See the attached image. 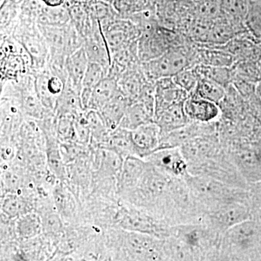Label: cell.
Here are the masks:
<instances>
[{"instance_id": "6da1fadb", "label": "cell", "mask_w": 261, "mask_h": 261, "mask_svg": "<svg viewBox=\"0 0 261 261\" xmlns=\"http://www.w3.org/2000/svg\"><path fill=\"white\" fill-rule=\"evenodd\" d=\"M185 179L204 215L230 202H247L248 195L245 189L230 186L214 178L190 173H187Z\"/></svg>"}, {"instance_id": "7a4b0ae2", "label": "cell", "mask_w": 261, "mask_h": 261, "mask_svg": "<svg viewBox=\"0 0 261 261\" xmlns=\"http://www.w3.org/2000/svg\"><path fill=\"white\" fill-rule=\"evenodd\" d=\"M171 235L179 239L195 260H219L222 233L205 221L173 226Z\"/></svg>"}, {"instance_id": "3957f363", "label": "cell", "mask_w": 261, "mask_h": 261, "mask_svg": "<svg viewBox=\"0 0 261 261\" xmlns=\"http://www.w3.org/2000/svg\"><path fill=\"white\" fill-rule=\"evenodd\" d=\"M196 65V49L181 44L171 48L155 59L141 63V68L147 80L154 83L160 79L173 77L182 70Z\"/></svg>"}, {"instance_id": "277c9868", "label": "cell", "mask_w": 261, "mask_h": 261, "mask_svg": "<svg viewBox=\"0 0 261 261\" xmlns=\"http://www.w3.org/2000/svg\"><path fill=\"white\" fill-rule=\"evenodd\" d=\"M12 37L27 51L32 63V73L47 66L49 47L37 22L20 18Z\"/></svg>"}, {"instance_id": "5b68a950", "label": "cell", "mask_w": 261, "mask_h": 261, "mask_svg": "<svg viewBox=\"0 0 261 261\" xmlns=\"http://www.w3.org/2000/svg\"><path fill=\"white\" fill-rule=\"evenodd\" d=\"M122 230L118 238L121 244L122 260H166L165 240L145 233Z\"/></svg>"}, {"instance_id": "8992f818", "label": "cell", "mask_w": 261, "mask_h": 261, "mask_svg": "<svg viewBox=\"0 0 261 261\" xmlns=\"http://www.w3.org/2000/svg\"><path fill=\"white\" fill-rule=\"evenodd\" d=\"M115 220L121 229L145 233L162 240L169 238L173 233V226L126 203L118 211Z\"/></svg>"}, {"instance_id": "52a82bcc", "label": "cell", "mask_w": 261, "mask_h": 261, "mask_svg": "<svg viewBox=\"0 0 261 261\" xmlns=\"http://www.w3.org/2000/svg\"><path fill=\"white\" fill-rule=\"evenodd\" d=\"M173 30L157 23L145 29L137 40V51L141 63L152 61L176 46L181 45Z\"/></svg>"}, {"instance_id": "ba28073f", "label": "cell", "mask_w": 261, "mask_h": 261, "mask_svg": "<svg viewBox=\"0 0 261 261\" xmlns=\"http://www.w3.org/2000/svg\"><path fill=\"white\" fill-rule=\"evenodd\" d=\"M1 82L18 80L32 73V63L27 51L13 37L1 38Z\"/></svg>"}, {"instance_id": "9c48e42d", "label": "cell", "mask_w": 261, "mask_h": 261, "mask_svg": "<svg viewBox=\"0 0 261 261\" xmlns=\"http://www.w3.org/2000/svg\"><path fill=\"white\" fill-rule=\"evenodd\" d=\"M250 209L247 202H230L204 215L202 221L224 234L229 228L250 219Z\"/></svg>"}, {"instance_id": "30bf717a", "label": "cell", "mask_w": 261, "mask_h": 261, "mask_svg": "<svg viewBox=\"0 0 261 261\" xmlns=\"http://www.w3.org/2000/svg\"><path fill=\"white\" fill-rule=\"evenodd\" d=\"M102 29L111 57L137 42L142 33L132 20L121 17Z\"/></svg>"}, {"instance_id": "8fae6325", "label": "cell", "mask_w": 261, "mask_h": 261, "mask_svg": "<svg viewBox=\"0 0 261 261\" xmlns=\"http://www.w3.org/2000/svg\"><path fill=\"white\" fill-rule=\"evenodd\" d=\"M214 123H200L192 121L187 126L182 127L166 135L161 136V141L157 150L162 149L181 147L197 137L216 134V126ZM156 150V151H157Z\"/></svg>"}, {"instance_id": "7c38bea8", "label": "cell", "mask_w": 261, "mask_h": 261, "mask_svg": "<svg viewBox=\"0 0 261 261\" xmlns=\"http://www.w3.org/2000/svg\"><path fill=\"white\" fill-rule=\"evenodd\" d=\"M144 159L171 176L185 178L189 173L188 164L180 147L159 149Z\"/></svg>"}, {"instance_id": "4fadbf2b", "label": "cell", "mask_w": 261, "mask_h": 261, "mask_svg": "<svg viewBox=\"0 0 261 261\" xmlns=\"http://www.w3.org/2000/svg\"><path fill=\"white\" fill-rule=\"evenodd\" d=\"M154 97L155 116L171 106L185 102L189 94L175 83L172 77H167L154 82Z\"/></svg>"}, {"instance_id": "5bb4252c", "label": "cell", "mask_w": 261, "mask_h": 261, "mask_svg": "<svg viewBox=\"0 0 261 261\" xmlns=\"http://www.w3.org/2000/svg\"><path fill=\"white\" fill-rule=\"evenodd\" d=\"M84 50L90 63H97L108 70L111 63V53L98 20L91 32L84 37Z\"/></svg>"}, {"instance_id": "9a60e30c", "label": "cell", "mask_w": 261, "mask_h": 261, "mask_svg": "<svg viewBox=\"0 0 261 261\" xmlns=\"http://www.w3.org/2000/svg\"><path fill=\"white\" fill-rule=\"evenodd\" d=\"M184 108L192 121L214 123L219 121L221 116L219 105L194 95H189L184 103Z\"/></svg>"}, {"instance_id": "2e32d148", "label": "cell", "mask_w": 261, "mask_h": 261, "mask_svg": "<svg viewBox=\"0 0 261 261\" xmlns=\"http://www.w3.org/2000/svg\"><path fill=\"white\" fill-rule=\"evenodd\" d=\"M132 137L137 156L144 159L159 148L161 130L155 122H151L132 130Z\"/></svg>"}, {"instance_id": "e0dca14e", "label": "cell", "mask_w": 261, "mask_h": 261, "mask_svg": "<svg viewBox=\"0 0 261 261\" xmlns=\"http://www.w3.org/2000/svg\"><path fill=\"white\" fill-rule=\"evenodd\" d=\"M184 103L171 106L154 116V121L159 126L161 136L181 128L191 123V120L185 113Z\"/></svg>"}, {"instance_id": "ac0fdd59", "label": "cell", "mask_w": 261, "mask_h": 261, "mask_svg": "<svg viewBox=\"0 0 261 261\" xmlns=\"http://www.w3.org/2000/svg\"><path fill=\"white\" fill-rule=\"evenodd\" d=\"M130 104L129 100L119 89L118 93L99 111L110 132L119 127Z\"/></svg>"}, {"instance_id": "d6986e66", "label": "cell", "mask_w": 261, "mask_h": 261, "mask_svg": "<svg viewBox=\"0 0 261 261\" xmlns=\"http://www.w3.org/2000/svg\"><path fill=\"white\" fill-rule=\"evenodd\" d=\"M99 145L102 148L116 151L124 159L130 155L137 156L132 140V130L122 127H118L116 129L109 132L106 138Z\"/></svg>"}, {"instance_id": "ffe728a7", "label": "cell", "mask_w": 261, "mask_h": 261, "mask_svg": "<svg viewBox=\"0 0 261 261\" xmlns=\"http://www.w3.org/2000/svg\"><path fill=\"white\" fill-rule=\"evenodd\" d=\"M85 111L82 105L81 94L67 81L64 90L57 101L55 115L56 116H80Z\"/></svg>"}, {"instance_id": "44dd1931", "label": "cell", "mask_w": 261, "mask_h": 261, "mask_svg": "<svg viewBox=\"0 0 261 261\" xmlns=\"http://www.w3.org/2000/svg\"><path fill=\"white\" fill-rule=\"evenodd\" d=\"M89 61L84 48H80L73 54L68 56L67 67H68V82L73 86L75 90L81 94L82 83Z\"/></svg>"}, {"instance_id": "7402d4cb", "label": "cell", "mask_w": 261, "mask_h": 261, "mask_svg": "<svg viewBox=\"0 0 261 261\" xmlns=\"http://www.w3.org/2000/svg\"><path fill=\"white\" fill-rule=\"evenodd\" d=\"M108 72V70L102 65L89 62L81 92V99L85 111L88 110L89 101L94 89L103 79L107 76Z\"/></svg>"}, {"instance_id": "603a6c76", "label": "cell", "mask_w": 261, "mask_h": 261, "mask_svg": "<svg viewBox=\"0 0 261 261\" xmlns=\"http://www.w3.org/2000/svg\"><path fill=\"white\" fill-rule=\"evenodd\" d=\"M119 91L118 81L111 77L103 79L94 89L89 101L88 110L100 111Z\"/></svg>"}, {"instance_id": "cb8c5ba5", "label": "cell", "mask_w": 261, "mask_h": 261, "mask_svg": "<svg viewBox=\"0 0 261 261\" xmlns=\"http://www.w3.org/2000/svg\"><path fill=\"white\" fill-rule=\"evenodd\" d=\"M197 65L212 66L231 67L234 63L232 55L222 48H197Z\"/></svg>"}, {"instance_id": "d4e9b609", "label": "cell", "mask_w": 261, "mask_h": 261, "mask_svg": "<svg viewBox=\"0 0 261 261\" xmlns=\"http://www.w3.org/2000/svg\"><path fill=\"white\" fill-rule=\"evenodd\" d=\"M20 4L16 0H5L1 5V38L13 35L20 20Z\"/></svg>"}, {"instance_id": "484cf974", "label": "cell", "mask_w": 261, "mask_h": 261, "mask_svg": "<svg viewBox=\"0 0 261 261\" xmlns=\"http://www.w3.org/2000/svg\"><path fill=\"white\" fill-rule=\"evenodd\" d=\"M70 21L69 10L66 4L55 8L43 5L37 20L39 25L49 27H63Z\"/></svg>"}, {"instance_id": "4316f807", "label": "cell", "mask_w": 261, "mask_h": 261, "mask_svg": "<svg viewBox=\"0 0 261 261\" xmlns=\"http://www.w3.org/2000/svg\"><path fill=\"white\" fill-rule=\"evenodd\" d=\"M53 198L57 211L62 219H72V216H74L76 206L69 189H67L62 184L56 185L53 190Z\"/></svg>"}, {"instance_id": "83f0119b", "label": "cell", "mask_w": 261, "mask_h": 261, "mask_svg": "<svg viewBox=\"0 0 261 261\" xmlns=\"http://www.w3.org/2000/svg\"><path fill=\"white\" fill-rule=\"evenodd\" d=\"M15 228V232L20 239L29 240L34 238L42 233V219L37 214L27 213L19 217Z\"/></svg>"}, {"instance_id": "f1b7e54d", "label": "cell", "mask_w": 261, "mask_h": 261, "mask_svg": "<svg viewBox=\"0 0 261 261\" xmlns=\"http://www.w3.org/2000/svg\"><path fill=\"white\" fill-rule=\"evenodd\" d=\"M224 86L209 80V79L200 77L195 92L190 95L203 98L220 105L226 97V89Z\"/></svg>"}, {"instance_id": "f546056e", "label": "cell", "mask_w": 261, "mask_h": 261, "mask_svg": "<svg viewBox=\"0 0 261 261\" xmlns=\"http://www.w3.org/2000/svg\"><path fill=\"white\" fill-rule=\"evenodd\" d=\"M49 73L50 72L47 66L42 70L34 72L32 74L34 76L36 90L39 99L47 111L54 112L57 99L51 95L48 87V79H49Z\"/></svg>"}, {"instance_id": "4dcf8cb0", "label": "cell", "mask_w": 261, "mask_h": 261, "mask_svg": "<svg viewBox=\"0 0 261 261\" xmlns=\"http://www.w3.org/2000/svg\"><path fill=\"white\" fill-rule=\"evenodd\" d=\"M250 0H220L221 14L226 18L245 23Z\"/></svg>"}, {"instance_id": "1f68e13d", "label": "cell", "mask_w": 261, "mask_h": 261, "mask_svg": "<svg viewBox=\"0 0 261 261\" xmlns=\"http://www.w3.org/2000/svg\"><path fill=\"white\" fill-rule=\"evenodd\" d=\"M200 77L209 79L224 86L225 88L233 80V73L229 67L212 66L203 64L195 65Z\"/></svg>"}, {"instance_id": "d6a6232c", "label": "cell", "mask_w": 261, "mask_h": 261, "mask_svg": "<svg viewBox=\"0 0 261 261\" xmlns=\"http://www.w3.org/2000/svg\"><path fill=\"white\" fill-rule=\"evenodd\" d=\"M29 203L20 195L11 193L5 196L2 201V211L8 219L20 217L27 214L29 210Z\"/></svg>"}, {"instance_id": "836d02e7", "label": "cell", "mask_w": 261, "mask_h": 261, "mask_svg": "<svg viewBox=\"0 0 261 261\" xmlns=\"http://www.w3.org/2000/svg\"><path fill=\"white\" fill-rule=\"evenodd\" d=\"M84 116L91 130L92 140L100 144L110 132L100 113L95 110H87L84 111Z\"/></svg>"}, {"instance_id": "e575fe53", "label": "cell", "mask_w": 261, "mask_h": 261, "mask_svg": "<svg viewBox=\"0 0 261 261\" xmlns=\"http://www.w3.org/2000/svg\"><path fill=\"white\" fill-rule=\"evenodd\" d=\"M75 116L70 115H55L56 135L60 142H75Z\"/></svg>"}, {"instance_id": "d590c367", "label": "cell", "mask_w": 261, "mask_h": 261, "mask_svg": "<svg viewBox=\"0 0 261 261\" xmlns=\"http://www.w3.org/2000/svg\"><path fill=\"white\" fill-rule=\"evenodd\" d=\"M172 78L178 87L186 91L190 95L195 92L200 80V75L196 70L195 66H192L179 72Z\"/></svg>"}, {"instance_id": "8d00e7d4", "label": "cell", "mask_w": 261, "mask_h": 261, "mask_svg": "<svg viewBox=\"0 0 261 261\" xmlns=\"http://www.w3.org/2000/svg\"><path fill=\"white\" fill-rule=\"evenodd\" d=\"M67 59L68 56L66 55L51 54L47 63V68L51 74L59 77L65 83L68 80Z\"/></svg>"}, {"instance_id": "74e56055", "label": "cell", "mask_w": 261, "mask_h": 261, "mask_svg": "<svg viewBox=\"0 0 261 261\" xmlns=\"http://www.w3.org/2000/svg\"><path fill=\"white\" fill-rule=\"evenodd\" d=\"M113 6L123 18H128L130 15L144 10L139 0H115Z\"/></svg>"}, {"instance_id": "f35d334b", "label": "cell", "mask_w": 261, "mask_h": 261, "mask_svg": "<svg viewBox=\"0 0 261 261\" xmlns=\"http://www.w3.org/2000/svg\"><path fill=\"white\" fill-rule=\"evenodd\" d=\"M43 229L48 233H57L62 228V221L59 216L56 214L47 213L42 216Z\"/></svg>"}, {"instance_id": "ab89813d", "label": "cell", "mask_w": 261, "mask_h": 261, "mask_svg": "<svg viewBox=\"0 0 261 261\" xmlns=\"http://www.w3.org/2000/svg\"><path fill=\"white\" fill-rule=\"evenodd\" d=\"M1 157L4 161H11L15 156V149L10 142L2 140Z\"/></svg>"}, {"instance_id": "60d3db41", "label": "cell", "mask_w": 261, "mask_h": 261, "mask_svg": "<svg viewBox=\"0 0 261 261\" xmlns=\"http://www.w3.org/2000/svg\"><path fill=\"white\" fill-rule=\"evenodd\" d=\"M99 1L103 2V3H108V4L113 5L115 0H99Z\"/></svg>"}]
</instances>
